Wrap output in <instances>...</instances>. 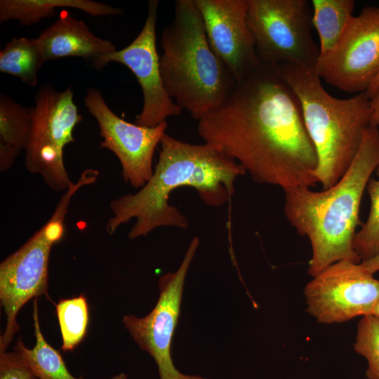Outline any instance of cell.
<instances>
[{"label":"cell","instance_id":"obj_1","mask_svg":"<svg viewBox=\"0 0 379 379\" xmlns=\"http://www.w3.org/2000/svg\"><path fill=\"white\" fill-rule=\"evenodd\" d=\"M197 129L204 142L236 160L255 182L284 191L317 183V154L300 100L272 67L260 64L237 84Z\"/></svg>","mask_w":379,"mask_h":379},{"label":"cell","instance_id":"obj_2","mask_svg":"<svg viewBox=\"0 0 379 379\" xmlns=\"http://www.w3.org/2000/svg\"><path fill=\"white\" fill-rule=\"evenodd\" d=\"M160 145L159 159L149 180L136 193L110 202L112 216L106 225L109 234L132 218L135 221L128 232L131 239L146 236L159 227L187 230L188 219L168 204L173 191L191 187L205 204L220 207L234 195L237 178L246 173L236 160L206 142L191 144L166 133Z\"/></svg>","mask_w":379,"mask_h":379},{"label":"cell","instance_id":"obj_3","mask_svg":"<svg viewBox=\"0 0 379 379\" xmlns=\"http://www.w3.org/2000/svg\"><path fill=\"white\" fill-rule=\"evenodd\" d=\"M378 166L379 128L369 126L353 161L336 183L319 192L306 187L284 191L287 220L310 241L307 272L312 277L338 261L361 262L352 242L362 225L359 208L364 190Z\"/></svg>","mask_w":379,"mask_h":379},{"label":"cell","instance_id":"obj_4","mask_svg":"<svg viewBox=\"0 0 379 379\" xmlns=\"http://www.w3.org/2000/svg\"><path fill=\"white\" fill-rule=\"evenodd\" d=\"M159 64L165 89L199 121L222 105L235 87L232 73L212 50L194 0H178L161 35Z\"/></svg>","mask_w":379,"mask_h":379},{"label":"cell","instance_id":"obj_5","mask_svg":"<svg viewBox=\"0 0 379 379\" xmlns=\"http://www.w3.org/2000/svg\"><path fill=\"white\" fill-rule=\"evenodd\" d=\"M293 88L302 110L305 124L315 147L317 182L328 189L345 174L371 126V99L366 92L350 98L331 95L314 68L295 65L274 67Z\"/></svg>","mask_w":379,"mask_h":379},{"label":"cell","instance_id":"obj_6","mask_svg":"<svg viewBox=\"0 0 379 379\" xmlns=\"http://www.w3.org/2000/svg\"><path fill=\"white\" fill-rule=\"evenodd\" d=\"M69 188L61 197L49 220L21 247L0 264V300L6 326L0 338V352H6L19 326L16 316L31 298L48 294V260L51 248L65 233V220L72 198Z\"/></svg>","mask_w":379,"mask_h":379},{"label":"cell","instance_id":"obj_7","mask_svg":"<svg viewBox=\"0 0 379 379\" xmlns=\"http://www.w3.org/2000/svg\"><path fill=\"white\" fill-rule=\"evenodd\" d=\"M246 22L260 64L314 68L319 47L312 36V11L307 0H248Z\"/></svg>","mask_w":379,"mask_h":379},{"label":"cell","instance_id":"obj_8","mask_svg":"<svg viewBox=\"0 0 379 379\" xmlns=\"http://www.w3.org/2000/svg\"><path fill=\"white\" fill-rule=\"evenodd\" d=\"M73 95L70 86L58 91L44 85L38 89L30 108L25 166L29 173L41 175L55 191H66L72 182L65 167L63 149L74 141L73 130L82 120Z\"/></svg>","mask_w":379,"mask_h":379},{"label":"cell","instance_id":"obj_9","mask_svg":"<svg viewBox=\"0 0 379 379\" xmlns=\"http://www.w3.org/2000/svg\"><path fill=\"white\" fill-rule=\"evenodd\" d=\"M199 239L194 237L175 272L162 275L159 280V297L152 310L144 317L128 314L123 323L140 348L155 361L160 379H208L180 373L174 366L171 347L178 324L184 284Z\"/></svg>","mask_w":379,"mask_h":379},{"label":"cell","instance_id":"obj_10","mask_svg":"<svg viewBox=\"0 0 379 379\" xmlns=\"http://www.w3.org/2000/svg\"><path fill=\"white\" fill-rule=\"evenodd\" d=\"M307 312L321 324H338L372 314L379 301V280L361 262H336L309 281Z\"/></svg>","mask_w":379,"mask_h":379},{"label":"cell","instance_id":"obj_11","mask_svg":"<svg viewBox=\"0 0 379 379\" xmlns=\"http://www.w3.org/2000/svg\"><path fill=\"white\" fill-rule=\"evenodd\" d=\"M314 69L343 91L366 92L379 73V6L353 15L335 48L319 55Z\"/></svg>","mask_w":379,"mask_h":379},{"label":"cell","instance_id":"obj_12","mask_svg":"<svg viewBox=\"0 0 379 379\" xmlns=\"http://www.w3.org/2000/svg\"><path fill=\"white\" fill-rule=\"evenodd\" d=\"M84 103L98 122L103 138L100 146L112 151L119 160L124 181L136 189L142 187L153 175L154 152L166 133L167 122L155 127L128 122L110 109L95 88L86 89Z\"/></svg>","mask_w":379,"mask_h":379},{"label":"cell","instance_id":"obj_13","mask_svg":"<svg viewBox=\"0 0 379 379\" xmlns=\"http://www.w3.org/2000/svg\"><path fill=\"white\" fill-rule=\"evenodd\" d=\"M159 1L148 2L146 20L139 34L127 46L116 51L105 58L121 63L133 73L141 87L143 105L135 124L155 127L170 117L178 116L182 109L168 95L161 77L156 46V24Z\"/></svg>","mask_w":379,"mask_h":379},{"label":"cell","instance_id":"obj_14","mask_svg":"<svg viewBox=\"0 0 379 379\" xmlns=\"http://www.w3.org/2000/svg\"><path fill=\"white\" fill-rule=\"evenodd\" d=\"M204 24L208 43L237 84L260 65L247 24L248 0H194Z\"/></svg>","mask_w":379,"mask_h":379},{"label":"cell","instance_id":"obj_15","mask_svg":"<svg viewBox=\"0 0 379 379\" xmlns=\"http://www.w3.org/2000/svg\"><path fill=\"white\" fill-rule=\"evenodd\" d=\"M36 38L45 61L78 57L101 70L105 57L116 51L115 46L93 34L85 22L63 12Z\"/></svg>","mask_w":379,"mask_h":379},{"label":"cell","instance_id":"obj_16","mask_svg":"<svg viewBox=\"0 0 379 379\" xmlns=\"http://www.w3.org/2000/svg\"><path fill=\"white\" fill-rule=\"evenodd\" d=\"M73 8L93 16H117L121 8L90 0H1L0 22L17 20L29 26L53 16L58 8Z\"/></svg>","mask_w":379,"mask_h":379},{"label":"cell","instance_id":"obj_17","mask_svg":"<svg viewBox=\"0 0 379 379\" xmlns=\"http://www.w3.org/2000/svg\"><path fill=\"white\" fill-rule=\"evenodd\" d=\"M31 112L11 97L0 95V171L10 169L25 150L31 129Z\"/></svg>","mask_w":379,"mask_h":379},{"label":"cell","instance_id":"obj_18","mask_svg":"<svg viewBox=\"0 0 379 379\" xmlns=\"http://www.w3.org/2000/svg\"><path fill=\"white\" fill-rule=\"evenodd\" d=\"M37 302V298H34L32 310L35 345L29 349L19 338L13 351L33 370L37 379H83L70 373L60 353L45 340L39 326Z\"/></svg>","mask_w":379,"mask_h":379},{"label":"cell","instance_id":"obj_19","mask_svg":"<svg viewBox=\"0 0 379 379\" xmlns=\"http://www.w3.org/2000/svg\"><path fill=\"white\" fill-rule=\"evenodd\" d=\"M353 0H312V24L319 39V55L338 43L354 9Z\"/></svg>","mask_w":379,"mask_h":379},{"label":"cell","instance_id":"obj_20","mask_svg":"<svg viewBox=\"0 0 379 379\" xmlns=\"http://www.w3.org/2000/svg\"><path fill=\"white\" fill-rule=\"evenodd\" d=\"M45 62L37 39L13 38L0 51V72L20 79L34 87Z\"/></svg>","mask_w":379,"mask_h":379},{"label":"cell","instance_id":"obj_21","mask_svg":"<svg viewBox=\"0 0 379 379\" xmlns=\"http://www.w3.org/2000/svg\"><path fill=\"white\" fill-rule=\"evenodd\" d=\"M56 313L62 335L63 351L74 349L84 338L88 324L86 298L80 295L58 302Z\"/></svg>","mask_w":379,"mask_h":379},{"label":"cell","instance_id":"obj_22","mask_svg":"<svg viewBox=\"0 0 379 379\" xmlns=\"http://www.w3.org/2000/svg\"><path fill=\"white\" fill-rule=\"evenodd\" d=\"M377 178H370L367 191L371 207L368 218L353 239V248L361 262L379 254V166L375 169Z\"/></svg>","mask_w":379,"mask_h":379},{"label":"cell","instance_id":"obj_23","mask_svg":"<svg viewBox=\"0 0 379 379\" xmlns=\"http://www.w3.org/2000/svg\"><path fill=\"white\" fill-rule=\"evenodd\" d=\"M354 350L367 361L366 377L379 379V318L363 316L357 324Z\"/></svg>","mask_w":379,"mask_h":379},{"label":"cell","instance_id":"obj_24","mask_svg":"<svg viewBox=\"0 0 379 379\" xmlns=\"http://www.w3.org/2000/svg\"><path fill=\"white\" fill-rule=\"evenodd\" d=\"M0 379H37L33 370L16 352H0Z\"/></svg>","mask_w":379,"mask_h":379},{"label":"cell","instance_id":"obj_25","mask_svg":"<svg viewBox=\"0 0 379 379\" xmlns=\"http://www.w3.org/2000/svg\"><path fill=\"white\" fill-rule=\"evenodd\" d=\"M371 126H379V88L371 98Z\"/></svg>","mask_w":379,"mask_h":379},{"label":"cell","instance_id":"obj_26","mask_svg":"<svg viewBox=\"0 0 379 379\" xmlns=\"http://www.w3.org/2000/svg\"><path fill=\"white\" fill-rule=\"evenodd\" d=\"M361 263L368 272L373 274L379 271V254L371 259L362 261Z\"/></svg>","mask_w":379,"mask_h":379},{"label":"cell","instance_id":"obj_27","mask_svg":"<svg viewBox=\"0 0 379 379\" xmlns=\"http://www.w3.org/2000/svg\"><path fill=\"white\" fill-rule=\"evenodd\" d=\"M379 88V73L378 76L374 79L373 82L371 84L370 87L368 88V90L366 91V93L371 99L373 95L375 93V92Z\"/></svg>","mask_w":379,"mask_h":379},{"label":"cell","instance_id":"obj_28","mask_svg":"<svg viewBox=\"0 0 379 379\" xmlns=\"http://www.w3.org/2000/svg\"><path fill=\"white\" fill-rule=\"evenodd\" d=\"M111 379H128V376L124 373H120L113 376Z\"/></svg>","mask_w":379,"mask_h":379},{"label":"cell","instance_id":"obj_29","mask_svg":"<svg viewBox=\"0 0 379 379\" xmlns=\"http://www.w3.org/2000/svg\"><path fill=\"white\" fill-rule=\"evenodd\" d=\"M373 315L378 317L379 318V301L378 302L373 312Z\"/></svg>","mask_w":379,"mask_h":379}]
</instances>
